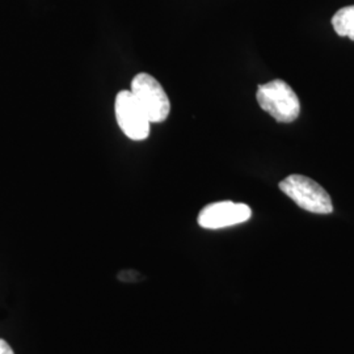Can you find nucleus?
<instances>
[{
    "label": "nucleus",
    "mask_w": 354,
    "mask_h": 354,
    "mask_svg": "<svg viewBox=\"0 0 354 354\" xmlns=\"http://www.w3.org/2000/svg\"><path fill=\"white\" fill-rule=\"evenodd\" d=\"M256 100L264 112L270 114L279 122H292L301 113V102L297 93L281 79L259 86Z\"/></svg>",
    "instance_id": "nucleus-1"
},
{
    "label": "nucleus",
    "mask_w": 354,
    "mask_h": 354,
    "mask_svg": "<svg viewBox=\"0 0 354 354\" xmlns=\"http://www.w3.org/2000/svg\"><path fill=\"white\" fill-rule=\"evenodd\" d=\"M279 189L301 209L315 214H330L332 200L327 190L304 175H290L279 183Z\"/></svg>",
    "instance_id": "nucleus-2"
},
{
    "label": "nucleus",
    "mask_w": 354,
    "mask_h": 354,
    "mask_svg": "<svg viewBox=\"0 0 354 354\" xmlns=\"http://www.w3.org/2000/svg\"><path fill=\"white\" fill-rule=\"evenodd\" d=\"M130 91L140 102L142 109L151 124L165 122L171 113V102L163 86L147 73H140L133 77Z\"/></svg>",
    "instance_id": "nucleus-3"
},
{
    "label": "nucleus",
    "mask_w": 354,
    "mask_h": 354,
    "mask_svg": "<svg viewBox=\"0 0 354 354\" xmlns=\"http://www.w3.org/2000/svg\"><path fill=\"white\" fill-rule=\"evenodd\" d=\"M114 113L118 127L129 140L140 142L149 138L151 121L130 89H122L117 93Z\"/></svg>",
    "instance_id": "nucleus-4"
},
{
    "label": "nucleus",
    "mask_w": 354,
    "mask_h": 354,
    "mask_svg": "<svg viewBox=\"0 0 354 354\" xmlns=\"http://www.w3.org/2000/svg\"><path fill=\"white\" fill-rule=\"evenodd\" d=\"M252 216V210L245 203L221 201L205 206L198 214V225L206 230H219L241 225Z\"/></svg>",
    "instance_id": "nucleus-5"
},
{
    "label": "nucleus",
    "mask_w": 354,
    "mask_h": 354,
    "mask_svg": "<svg viewBox=\"0 0 354 354\" xmlns=\"http://www.w3.org/2000/svg\"><path fill=\"white\" fill-rule=\"evenodd\" d=\"M332 26L340 37L354 41V6H346L333 15Z\"/></svg>",
    "instance_id": "nucleus-6"
},
{
    "label": "nucleus",
    "mask_w": 354,
    "mask_h": 354,
    "mask_svg": "<svg viewBox=\"0 0 354 354\" xmlns=\"http://www.w3.org/2000/svg\"><path fill=\"white\" fill-rule=\"evenodd\" d=\"M0 354H15L10 344L3 339H0Z\"/></svg>",
    "instance_id": "nucleus-7"
}]
</instances>
